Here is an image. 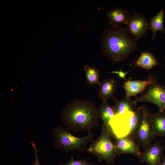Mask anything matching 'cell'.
<instances>
[{
  "label": "cell",
  "mask_w": 165,
  "mask_h": 165,
  "mask_svg": "<svg viewBox=\"0 0 165 165\" xmlns=\"http://www.w3.org/2000/svg\"><path fill=\"white\" fill-rule=\"evenodd\" d=\"M150 122L155 137H165V109L162 112L151 114Z\"/></svg>",
  "instance_id": "5bb4252c"
},
{
  "label": "cell",
  "mask_w": 165,
  "mask_h": 165,
  "mask_svg": "<svg viewBox=\"0 0 165 165\" xmlns=\"http://www.w3.org/2000/svg\"><path fill=\"white\" fill-rule=\"evenodd\" d=\"M61 119L63 126L73 132L91 131L98 126V108L93 102L75 99L62 110Z\"/></svg>",
  "instance_id": "6da1fadb"
},
{
  "label": "cell",
  "mask_w": 165,
  "mask_h": 165,
  "mask_svg": "<svg viewBox=\"0 0 165 165\" xmlns=\"http://www.w3.org/2000/svg\"><path fill=\"white\" fill-rule=\"evenodd\" d=\"M117 85L113 79H105L99 85L98 96L103 103H106L109 99H112L116 103L118 101L114 96L117 90Z\"/></svg>",
  "instance_id": "7c38bea8"
},
{
  "label": "cell",
  "mask_w": 165,
  "mask_h": 165,
  "mask_svg": "<svg viewBox=\"0 0 165 165\" xmlns=\"http://www.w3.org/2000/svg\"><path fill=\"white\" fill-rule=\"evenodd\" d=\"M156 82H157L156 78L150 75L145 80H128L126 81L123 87L126 92V97L130 98L141 93L147 86Z\"/></svg>",
  "instance_id": "8fae6325"
},
{
  "label": "cell",
  "mask_w": 165,
  "mask_h": 165,
  "mask_svg": "<svg viewBox=\"0 0 165 165\" xmlns=\"http://www.w3.org/2000/svg\"><path fill=\"white\" fill-rule=\"evenodd\" d=\"M31 144L33 147L35 152V158L33 163V165H41L39 162L38 156L37 154V150L36 145L35 143L33 141L31 142Z\"/></svg>",
  "instance_id": "44dd1931"
},
{
  "label": "cell",
  "mask_w": 165,
  "mask_h": 165,
  "mask_svg": "<svg viewBox=\"0 0 165 165\" xmlns=\"http://www.w3.org/2000/svg\"><path fill=\"white\" fill-rule=\"evenodd\" d=\"M99 119H101L103 124L107 127H110L109 122L112 118L115 115L112 106L106 103H103L98 108Z\"/></svg>",
  "instance_id": "d6986e66"
},
{
  "label": "cell",
  "mask_w": 165,
  "mask_h": 165,
  "mask_svg": "<svg viewBox=\"0 0 165 165\" xmlns=\"http://www.w3.org/2000/svg\"><path fill=\"white\" fill-rule=\"evenodd\" d=\"M164 10L162 9L156 15L150 18V28L152 32V40H154L157 32L159 31L165 33L163 25Z\"/></svg>",
  "instance_id": "e0dca14e"
},
{
  "label": "cell",
  "mask_w": 165,
  "mask_h": 165,
  "mask_svg": "<svg viewBox=\"0 0 165 165\" xmlns=\"http://www.w3.org/2000/svg\"></svg>",
  "instance_id": "cb8c5ba5"
},
{
  "label": "cell",
  "mask_w": 165,
  "mask_h": 165,
  "mask_svg": "<svg viewBox=\"0 0 165 165\" xmlns=\"http://www.w3.org/2000/svg\"><path fill=\"white\" fill-rule=\"evenodd\" d=\"M165 150V145L160 141L146 146L141 152L139 158L141 163L147 165H159Z\"/></svg>",
  "instance_id": "9c48e42d"
},
{
  "label": "cell",
  "mask_w": 165,
  "mask_h": 165,
  "mask_svg": "<svg viewBox=\"0 0 165 165\" xmlns=\"http://www.w3.org/2000/svg\"><path fill=\"white\" fill-rule=\"evenodd\" d=\"M141 106L135 112L125 111L115 114L109 122L113 135L116 138L132 136L140 123Z\"/></svg>",
  "instance_id": "5b68a950"
},
{
  "label": "cell",
  "mask_w": 165,
  "mask_h": 165,
  "mask_svg": "<svg viewBox=\"0 0 165 165\" xmlns=\"http://www.w3.org/2000/svg\"><path fill=\"white\" fill-rule=\"evenodd\" d=\"M52 136L53 148L64 152L75 150L84 152L88 144L94 140V134L91 131L85 136L77 137L72 135L70 130L63 126L55 127Z\"/></svg>",
  "instance_id": "3957f363"
},
{
  "label": "cell",
  "mask_w": 165,
  "mask_h": 165,
  "mask_svg": "<svg viewBox=\"0 0 165 165\" xmlns=\"http://www.w3.org/2000/svg\"><path fill=\"white\" fill-rule=\"evenodd\" d=\"M101 50L110 60L125 61L138 49L137 41L125 28L111 26L104 29L99 38Z\"/></svg>",
  "instance_id": "7a4b0ae2"
},
{
  "label": "cell",
  "mask_w": 165,
  "mask_h": 165,
  "mask_svg": "<svg viewBox=\"0 0 165 165\" xmlns=\"http://www.w3.org/2000/svg\"><path fill=\"white\" fill-rule=\"evenodd\" d=\"M134 101L148 102L154 104L159 108V111L165 109V86L157 82L149 85L146 91L139 97H135Z\"/></svg>",
  "instance_id": "52a82bcc"
},
{
  "label": "cell",
  "mask_w": 165,
  "mask_h": 165,
  "mask_svg": "<svg viewBox=\"0 0 165 165\" xmlns=\"http://www.w3.org/2000/svg\"><path fill=\"white\" fill-rule=\"evenodd\" d=\"M159 165H165V155H163Z\"/></svg>",
  "instance_id": "603a6c76"
},
{
  "label": "cell",
  "mask_w": 165,
  "mask_h": 165,
  "mask_svg": "<svg viewBox=\"0 0 165 165\" xmlns=\"http://www.w3.org/2000/svg\"><path fill=\"white\" fill-rule=\"evenodd\" d=\"M114 143L117 155L129 153L139 158L141 153L140 147L132 136L117 138Z\"/></svg>",
  "instance_id": "30bf717a"
},
{
  "label": "cell",
  "mask_w": 165,
  "mask_h": 165,
  "mask_svg": "<svg viewBox=\"0 0 165 165\" xmlns=\"http://www.w3.org/2000/svg\"><path fill=\"white\" fill-rule=\"evenodd\" d=\"M140 52V56L134 62L135 66L149 70L159 64L152 53L148 52Z\"/></svg>",
  "instance_id": "9a60e30c"
},
{
  "label": "cell",
  "mask_w": 165,
  "mask_h": 165,
  "mask_svg": "<svg viewBox=\"0 0 165 165\" xmlns=\"http://www.w3.org/2000/svg\"><path fill=\"white\" fill-rule=\"evenodd\" d=\"M106 16L110 25L120 27L123 24H126L130 16L127 10L118 7L108 11Z\"/></svg>",
  "instance_id": "4fadbf2b"
},
{
  "label": "cell",
  "mask_w": 165,
  "mask_h": 165,
  "mask_svg": "<svg viewBox=\"0 0 165 165\" xmlns=\"http://www.w3.org/2000/svg\"><path fill=\"white\" fill-rule=\"evenodd\" d=\"M83 69L85 72L86 82L87 84L91 86L96 84L99 86L100 84V71L97 67L85 65Z\"/></svg>",
  "instance_id": "ac0fdd59"
},
{
  "label": "cell",
  "mask_w": 165,
  "mask_h": 165,
  "mask_svg": "<svg viewBox=\"0 0 165 165\" xmlns=\"http://www.w3.org/2000/svg\"><path fill=\"white\" fill-rule=\"evenodd\" d=\"M129 71H128L126 72H123L122 71V69H121L119 71H113L110 73H111L118 74L119 77L124 79L126 81L125 76Z\"/></svg>",
  "instance_id": "7402d4cb"
},
{
  "label": "cell",
  "mask_w": 165,
  "mask_h": 165,
  "mask_svg": "<svg viewBox=\"0 0 165 165\" xmlns=\"http://www.w3.org/2000/svg\"><path fill=\"white\" fill-rule=\"evenodd\" d=\"M151 113L145 105L141 106V117L138 127L132 136L136 142L143 150L154 141L150 122Z\"/></svg>",
  "instance_id": "8992f818"
},
{
  "label": "cell",
  "mask_w": 165,
  "mask_h": 165,
  "mask_svg": "<svg viewBox=\"0 0 165 165\" xmlns=\"http://www.w3.org/2000/svg\"><path fill=\"white\" fill-rule=\"evenodd\" d=\"M94 162H89L85 159H81L78 160H75L73 157L66 163H60L59 165H93Z\"/></svg>",
  "instance_id": "ffe728a7"
},
{
  "label": "cell",
  "mask_w": 165,
  "mask_h": 165,
  "mask_svg": "<svg viewBox=\"0 0 165 165\" xmlns=\"http://www.w3.org/2000/svg\"><path fill=\"white\" fill-rule=\"evenodd\" d=\"M135 41L147 35V31L150 28L147 18L142 13L134 12L124 27Z\"/></svg>",
  "instance_id": "ba28073f"
},
{
  "label": "cell",
  "mask_w": 165,
  "mask_h": 165,
  "mask_svg": "<svg viewBox=\"0 0 165 165\" xmlns=\"http://www.w3.org/2000/svg\"><path fill=\"white\" fill-rule=\"evenodd\" d=\"M112 107L115 114H122L125 111L135 112L138 108L136 107V103L130 98L127 97L118 101Z\"/></svg>",
  "instance_id": "2e32d148"
},
{
  "label": "cell",
  "mask_w": 165,
  "mask_h": 165,
  "mask_svg": "<svg viewBox=\"0 0 165 165\" xmlns=\"http://www.w3.org/2000/svg\"><path fill=\"white\" fill-rule=\"evenodd\" d=\"M113 135L110 127L103 124L100 135L87 148V152L97 157L99 162L104 161L107 164L112 163L118 156L115 144L112 140Z\"/></svg>",
  "instance_id": "277c9868"
}]
</instances>
